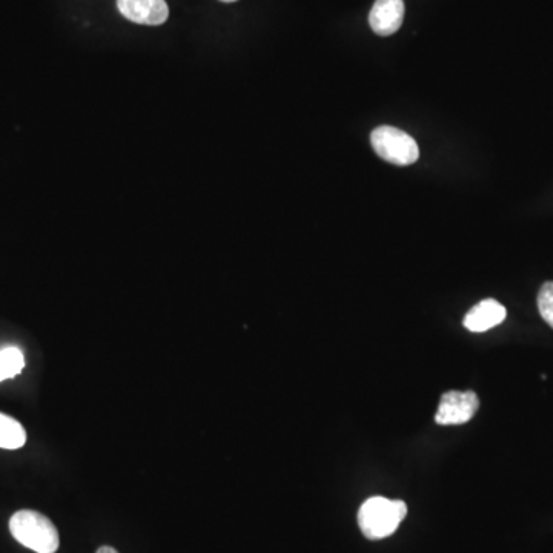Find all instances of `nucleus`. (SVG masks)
I'll list each match as a JSON object with an SVG mask.
<instances>
[{
  "label": "nucleus",
  "instance_id": "1",
  "mask_svg": "<svg viewBox=\"0 0 553 553\" xmlns=\"http://www.w3.org/2000/svg\"><path fill=\"white\" fill-rule=\"evenodd\" d=\"M408 515V506L401 500L372 497L358 510V526L368 540H383L397 532Z\"/></svg>",
  "mask_w": 553,
  "mask_h": 553
},
{
  "label": "nucleus",
  "instance_id": "2",
  "mask_svg": "<svg viewBox=\"0 0 553 553\" xmlns=\"http://www.w3.org/2000/svg\"><path fill=\"white\" fill-rule=\"evenodd\" d=\"M10 532L22 546L36 553H56L60 538L50 518L36 510H19L11 517Z\"/></svg>",
  "mask_w": 553,
  "mask_h": 553
},
{
  "label": "nucleus",
  "instance_id": "3",
  "mask_svg": "<svg viewBox=\"0 0 553 553\" xmlns=\"http://www.w3.org/2000/svg\"><path fill=\"white\" fill-rule=\"evenodd\" d=\"M371 143L377 156L392 165H412L420 157L417 142L394 126H380L372 131Z\"/></svg>",
  "mask_w": 553,
  "mask_h": 553
},
{
  "label": "nucleus",
  "instance_id": "4",
  "mask_svg": "<svg viewBox=\"0 0 553 553\" xmlns=\"http://www.w3.org/2000/svg\"><path fill=\"white\" fill-rule=\"evenodd\" d=\"M480 408V400L474 391H449L441 395L435 423L441 426L469 423Z\"/></svg>",
  "mask_w": 553,
  "mask_h": 553
},
{
  "label": "nucleus",
  "instance_id": "5",
  "mask_svg": "<svg viewBox=\"0 0 553 553\" xmlns=\"http://www.w3.org/2000/svg\"><path fill=\"white\" fill-rule=\"evenodd\" d=\"M122 16L140 25H162L169 16L165 0H117Z\"/></svg>",
  "mask_w": 553,
  "mask_h": 553
},
{
  "label": "nucleus",
  "instance_id": "6",
  "mask_svg": "<svg viewBox=\"0 0 553 553\" xmlns=\"http://www.w3.org/2000/svg\"><path fill=\"white\" fill-rule=\"evenodd\" d=\"M404 19L403 0H375L369 24L378 36H392L400 30Z\"/></svg>",
  "mask_w": 553,
  "mask_h": 553
},
{
  "label": "nucleus",
  "instance_id": "7",
  "mask_svg": "<svg viewBox=\"0 0 553 553\" xmlns=\"http://www.w3.org/2000/svg\"><path fill=\"white\" fill-rule=\"evenodd\" d=\"M506 315V308L500 302L494 299H486L467 312L463 320V326L467 331L486 332L495 328V326L501 325L506 320Z\"/></svg>",
  "mask_w": 553,
  "mask_h": 553
},
{
  "label": "nucleus",
  "instance_id": "8",
  "mask_svg": "<svg viewBox=\"0 0 553 553\" xmlns=\"http://www.w3.org/2000/svg\"><path fill=\"white\" fill-rule=\"evenodd\" d=\"M27 443V431L10 415L0 414V448L20 449Z\"/></svg>",
  "mask_w": 553,
  "mask_h": 553
},
{
  "label": "nucleus",
  "instance_id": "9",
  "mask_svg": "<svg viewBox=\"0 0 553 553\" xmlns=\"http://www.w3.org/2000/svg\"><path fill=\"white\" fill-rule=\"evenodd\" d=\"M25 358L17 348H5L0 351V381L19 375L24 369Z\"/></svg>",
  "mask_w": 553,
  "mask_h": 553
},
{
  "label": "nucleus",
  "instance_id": "10",
  "mask_svg": "<svg viewBox=\"0 0 553 553\" xmlns=\"http://www.w3.org/2000/svg\"><path fill=\"white\" fill-rule=\"evenodd\" d=\"M538 311L544 322L553 329V282H546L538 292Z\"/></svg>",
  "mask_w": 553,
  "mask_h": 553
},
{
  "label": "nucleus",
  "instance_id": "11",
  "mask_svg": "<svg viewBox=\"0 0 553 553\" xmlns=\"http://www.w3.org/2000/svg\"><path fill=\"white\" fill-rule=\"evenodd\" d=\"M96 553H119V552H117V550L114 549V547H111V546H102V547H100L99 550H97Z\"/></svg>",
  "mask_w": 553,
  "mask_h": 553
},
{
  "label": "nucleus",
  "instance_id": "12",
  "mask_svg": "<svg viewBox=\"0 0 553 553\" xmlns=\"http://www.w3.org/2000/svg\"><path fill=\"white\" fill-rule=\"evenodd\" d=\"M222 2H226V4H231V2H236V0H222Z\"/></svg>",
  "mask_w": 553,
  "mask_h": 553
}]
</instances>
